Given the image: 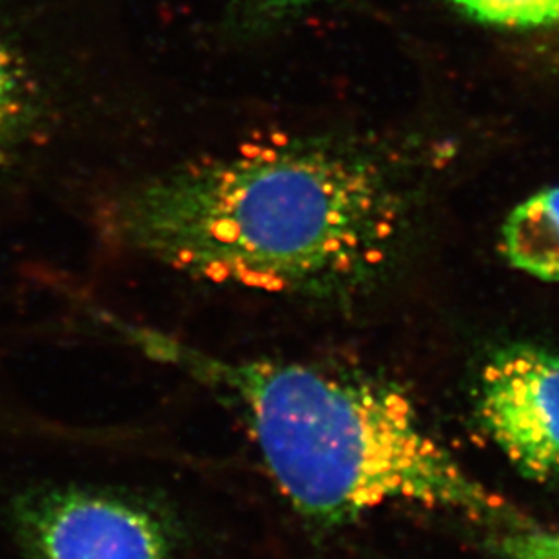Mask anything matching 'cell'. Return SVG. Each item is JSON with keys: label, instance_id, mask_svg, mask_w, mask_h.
<instances>
[{"label": "cell", "instance_id": "1", "mask_svg": "<svg viewBox=\"0 0 559 559\" xmlns=\"http://www.w3.org/2000/svg\"><path fill=\"white\" fill-rule=\"evenodd\" d=\"M380 167L338 142L248 145L147 178L109 213L128 248L186 275L275 295L336 296L399 231Z\"/></svg>", "mask_w": 559, "mask_h": 559}, {"label": "cell", "instance_id": "2", "mask_svg": "<svg viewBox=\"0 0 559 559\" xmlns=\"http://www.w3.org/2000/svg\"><path fill=\"white\" fill-rule=\"evenodd\" d=\"M145 355L237 402L280 490L306 516L345 522L405 501L485 516L503 500L471 478L382 383L267 360H227L155 329L103 314Z\"/></svg>", "mask_w": 559, "mask_h": 559}, {"label": "cell", "instance_id": "3", "mask_svg": "<svg viewBox=\"0 0 559 559\" xmlns=\"http://www.w3.org/2000/svg\"><path fill=\"white\" fill-rule=\"evenodd\" d=\"M479 415L523 474L559 478V356L533 345L496 353L481 374Z\"/></svg>", "mask_w": 559, "mask_h": 559}, {"label": "cell", "instance_id": "4", "mask_svg": "<svg viewBox=\"0 0 559 559\" xmlns=\"http://www.w3.org/2000/svg\"><path fill=\"white\" fill-rule=\"evenodd\" d=\"M24 525L43 559H169L158 520L117 498L51 492L26 509Z\"/></svg>", "mask_w": 559, "mask_h": 559}, {"label": "cell", "instance_id": "5", "mask_svg": "<svg viewBox=\"0 0 559 559\" xmlns=\"http://www.w3.org/2000/svg\"><path fill=\"white\" fill-rule=\"evenodd\" d=\"M503 253L518 270L559 282V188L518 205L503 226Z\"/></svg>", "mask_w": 559, "mask_h": 559}, {"label": "cell", "instance_id": "6", "mask_svg": "<svg viewBox=\"0 0 559 559\" xmlns=\"http://www.w3.org/2000/svg\"><path fill=\"white\" fill-rule=\"evenodd\" d=\"M29 82L21 60L0 33V162L29 119Z\"/></svg>", "mask_w": 559, "mask_h": 559}, {"label": "cell", "instance_id": "7", "mask_svg": "<svg viewBox=\"0 0 559 559\" xmlns=\"http://www.w3.org/2000/svg\"><path fill=\"white\" fill-rule=\"evenodd\" d=\"M468 16L506 27L559 26V0H452Z\"/></svg>", "mask_w": 559, "mask_h": 559}, {"label": "cell", "instance_id": "8", "mask_svg": "<svg viewBox=\"0 0 559 559\" xmlns=\"http://www.w3.org/2000/svg\"><path fill=\"white\" fill-rule=\"evenodd\" d=\"M509 559H559V533H527L511 536L503 544Z\"/></svg>", "mask_w": 559, "mask_h": 559}, {"label": "cell", "instance_id": "9", "mask_svg": "<svg viewBox=\"0 0 559 559\" xmlns=\"http://www.w3.org/2000/svg\"><path fill=\"white\" fill-rule=\"evenodd\" d=\"M242 2L248 5L249 11H253L254 15L276 21V19L309 10L312 5L322 4L325 0H242Z\"/></svg>", "mask_w": 559, "mask_h": 559}]
</instances>
